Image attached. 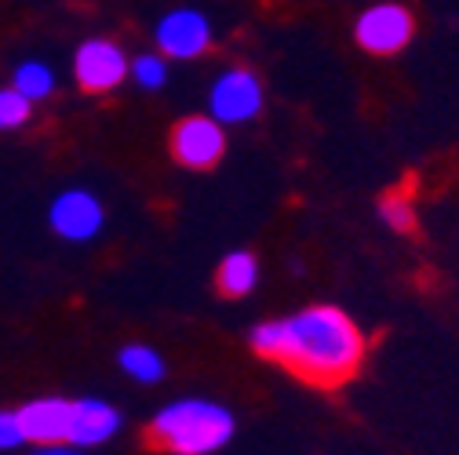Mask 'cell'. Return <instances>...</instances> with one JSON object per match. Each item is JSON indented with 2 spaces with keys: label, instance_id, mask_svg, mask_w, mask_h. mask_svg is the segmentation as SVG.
Instances as JSON below:
<instances>
[{
  "label": "cell",
  "instance_id": "cell-16",
  "mask_svg": "<svg viewBox=\"0 0 459 455\" xmlns=\"http://www.w3.org/2000/svg\"><path fill=\"white\" fill-rule=\"evenodd\" d=\"M30 117H33V102L15 88H0V132H15Z\"/></svg>",
  "mask_w": 459,
  "mask_h": 455
},
{
  "label": "cell",
  "instance_id": "cell-4",
  "mask_svg": "<svg viewBox=\"0 0 459 455\" xmlns=\"http://www.w3.org/2000/svg\"><path fill=\"white\" fill-rule=\"evenodd\" d=\"M102 222H106V208L84 186H70L63 193H55V201L48 204V226H51V234L70 241V245L95 241L102 234Z\"/></svg>",
  "mask_w": 459,
  "mask_h": 455
},
{
  "label": "cell",
  "instance_id": "cell-11",
  "mask_svg": "<svg viewBox=\"0 0 459 455\" xmlns=\"http://www.w3.org/2000/svg\"><path fill=\"white\" fill-rule=\"evenodd\" d=\"M215 284H219V292L226 299H245L255 292V284H259V259L245 248L238 252H230L222 255L219 270H215Z\"/></svg>",
  "mask_w": 459,
  "mask_h": 455
},
{
  "label": "cell",
  "instance_id": "cell-5",
  "mask_svg": "<svg viewBox=\"0 0 459 455\" xmlns=\"http://www.w3.org/2000/svg\"><path fill=\"white\" fill-rule=\"evenodd\" d=\"M128 70H132V59L117 40L91 37L74 51V81L91 95H106L113 88H121L128 81Z\"/></svg>",
  "mask_w": 459,
  "mask_h": 455
},
{
  "label": "cell",
  "instance_id": "cell-12",
  "mask_svg": "<svg viewBox=\"0 0 459 455\" xmlns=\"http://www.w3.org/2000/svg\"><path fill=\"white\" fill-rule=\"evenodd\" d=\"M117 365H121V372H125L128 379H135L139 386H153V382H160L164 372H168V361H164L153 347H146V343L125 347V350L117 354Z\"/></svg>",
  "mask_w": 459,
  "mask_h": 455
},
{
  "label": "cell",
  "instance_id": "cell-18",
  "mask_svg": "<svg viewBox=\"0 0 459 455\" xmlns=\"http://www.w3.org/2000/svg\"><path fill=\"white\" fill-rule=\"evenodd\" d=\"M30 455H88V451L70 444V441H59V444H37Z\"/></svg>",
  "mask_w": 459,
  "mask_h": 455
},
{
  "label": "cell",
  "instance_id": "cell-2",
  "mask_svg": "<svg viewBox=\"0 0 459 455\" xmlns=\"http://www.w3.org/2000/svg\"><path fill=\"white\" fill-rule=\"evenodd\" d=\"M238 419L230 408L208 401V397H179L157 408L150 419V441L171 455H212L230 444Z\"/></svg>",
  "mask_w": 459,
  "mask_h": 455
},
{
  "label": "cell",
  "instance_id": "cell-8",
  "mask_svg": "<svg viewBox=\"0 0 459 455\" xmlns=\"http://www.w3.org/2000/svg\"><path fill=\"white\" fill-rule=\"evenodd\" d=\"M153 40H157V51L164 59L190 63V59H201V55L212 47V22L197 8H176L157 22Z\"/></svg>",
  "mask_w": 459,
  "mask_h": 455
},
{
  "label": "cell",
  "instance_id": "cell-3",
  "mask_svg": "<svg viewBox=\"0 0 459 455\" xmlns=\"http://www.w3.org/2000/svg\"><path fill=\"white\" fill-rule=\"evenodd\" d=\"M208 113L222 128L255 121L263 113V81L245 66L222 70L208 88Z\"/></svg>",
  "mask_w": 459,
  "mask_h": 455
},
{
  "label": "cell",
  "instance_id": "cell-7",
  "mask_svg": "<svg viewBox=\"0 0 459 455\" xmlns=\"http://www.w3.org/2000/svg\"><path fill=\"white\" fill-rule=\"evenodd\" d=\"M171 157H176L183 167H194V172H204V167H215L226 153V128L212 117V113H194V117H183L176 128H171Z\"/></svg>",
  "mask_w": 459,
  "mask_h": 455
},
{
  "label": "cell",
  "instance_id": "cell-17",
  "mask_svg": "<svg viewBox=\"0 0 459 455\" xmlns=\"http://www.w3.org/2000/svg\"><path fill=\"white\" fill-rule=\"evenodd\" d=\"M26 434H22V423H19V412H8V408H0V455L4 451H19L26 448Z\"/></svg>",
  "mask_w": 459,
  "mask_h": 455
},
{
  "label": "cell",
  "instance_id": "cell-9",
  "mask_svg": "<svg viewBox=\"0 0 459 455\" xmlns=\"http://www.w3.org/2000/svg\"><path fill=\"white\" fill-rule=\"evenodd\" d=\"M19 412L22 434L30 444H59L70 441V419H74V401L66 397H33Z\"/></svg>",
  "mask_w": 459,
  "mask_h": 455
},
{
  "label": "cell",
  "instance_id": "cell-10",
  "mask_svg": "<svg viewBox=\"0 0 459 455\" xmlns=\"http://www.w3.org/2000/svg\"><path fill=\"white\" fill-rule=\"evenodd\" d=\"M125 426V416L113 408L102 397H81L74 401V419H70V444L77 448H99L106 441H113Z\"/></svg>",
  "mask_w": 459,
  "mask_h": 455
},
{
  "label": "cell",
  "instance_id": "cell-6",
  "mask_svg": "<svg viewBox=\"0 0 459 455\" xmlns=\"http://www.w3.org/2000/svg\"><path fill=\"white\" fill-rule=\"evenodd\" d=\"M416 33V19L405 4H372L358 15L354 22V40L368 51V55H397L401 47H409Z\"/></svg>",
  "mask_w": 459,
  "mask_h": 455
},
{
  "label": "cell",
  "instance_id": "cell-14",
  "mask_svg": "<svg viewBox=\"0 0 459 455\" xmlns=\"http://www.w3.org/2000/svg\"><path fill=\"white\" fill-rule=\"evenodd\" d=\"M379 219L390 226L394 234H409L412 226H416V208L409 201V193H401V190H390L379 197Z\"/></svg>",
  "mask_w": 459,
  "mask_h": 455
},
{
  "label": "cell",
  "instance_id": "cell-13",
  "mask_svg": "<svg viewBox=\"0 0 459 455\" xmlns=\"http://www.w3.org/2000/svg\"><path fill=\"white\" fill-rule=\"evenodd\" d=\"M12 88H15V91H22V95L37 106V102L51 99V91H55V70H51L48 63H40V59H26V63H19V66H15Z\"/></svg>",
  "mask_w": 459,
  "mask_h": 455
},
{
  "label": "cell",
  "instance_id": "cell-15",
  "mask_svg": "<svg viewBox=\"0 0 459 455\" xmlns=\"http://www.w3.org/2000/svg\"><path fill=\"white\" fill-rule=\"evenodd\" d=\"M128 77L143 88V91H160L168 84V59L164 55H139V59H132V70Z\"/></svg>",
  "mask_w": 459,
  "mask_h": 455
},
{
  "label": "cell",
  "instance_id": "cell-1",
  "mask_svg": "<svg viewBox=\"0 0 459 455\" xmlns=\"http://www.w3.org/2000/svg\"><path fill=\"white\" fill-rule=\"evenodd\" d=\"M248 343L259 357L292 368L299 379L317 386L347 382L361 368L368 350L358 321L328 303L255 324Z\"/></svg>",
  "mask_w": 459,
  "mask_h": 455
}]
</instances>
